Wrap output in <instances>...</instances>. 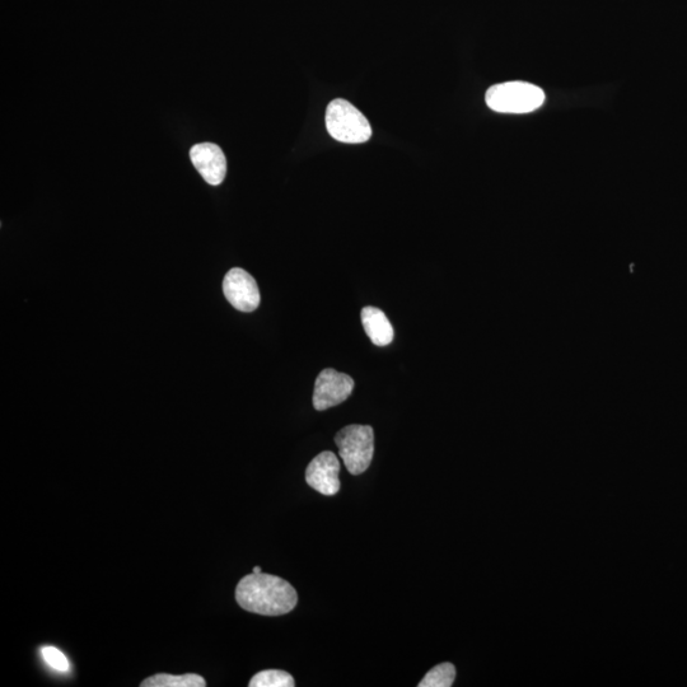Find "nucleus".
<instances>
[{"label": "nucleus", "mask_w": 687, "mask_h": 687, "mask_svg": "<svg viewBox=\"0 0 687 687\" xmlns=\"http://www.w3.org/2000/svg\"><path fill=\"white\" fill-rule=\"evenodd\" d=\"M362 324L368 338L377 347H387L394 341V327L387 319L386 313L380 308L368 306L364 307L361 313Z\"/></svg>", "instance_id": "1a4fd4ad"}, {"label": "nucleus", "mask_w": 687, "mask_h": 687, "mask_svg": "<svg viewBox=\"0 0 687 687\" xmlns=\"http://www.w3.org/2000/svg\"><path fill=\"white\" fill-rule=\"evenodd\" d=\"M191 162L209 185H221L227 174L226 156L217 144H196L190 151Z\"/></svg>", "instance_id": "6e6552de"}, {"label": "nucleus", "mask_w": 687, "mask_h": 687, "mask_svg": "<svg viewBox=\"0 0 687 687\" xmlns=\"http://www.w3.org/2000/svg\"><path fill=\"white\" fill-rule=\"evenodd\" d=\"M354 390L353 378L335 371L333 368L324 369L317 377L315 391H313V406L316 410L324 411L344 403Z\"/></svg>", "instance_id": "39448f33"}, {"label": "nucleus", "mask_w": 687, "mask_h": 687, "mask_svg": "<svg viewBox=\"0 0 687 687\" xmlns=\"http://www.w3.org/2000/svg\"><path fill=\"white\" fill-rule=\"evenodd\" d=\"M42 657L49 666L53 667L54 670L60 672H67L69 670L68 658L64 656L63 652L54 647L42 648Z\"/></svg>", "instance_id": "ddd939ff"}, {"label": "nucleus", "mask_w": 687, "mask_h": 687, "mask_svg": "<svg viewBox=\"0 0 687 687\" xmlns=\"http://www.w3.org/2000/svg\"><path fill=\"white\" fill-rule=\"evenodd\" d=\"M142 687H205L207 682L203 676L186 674L181 676L158 674L144 680Z\"/></svg>", "instance_id": "9d476101"}, {"label": "nucleus", "mask_w": 687, "mask_h": 687, "mask_svg": "<svg viewBox=\"0 0 687 687\" xmlns=\"http://www.w3.org/2000/svg\"><path fill=\"white\" fill-rule=\"evenodd\" d=\"M336 446L350 474L358 476L367 471L375 455V432L369 425H348L336 433Z\"/></svg>", "instance_id": "20e7f679"}, {"label": "nucleus", "mask_w": 687, "mask_h": 687, "mask_svg": "<svg viewBox=\"0 0 687 687\" xmlns=\"http://www.w3.org/2000/svg\"><path fill=\"white\" fill-rule=\"evenodd\" d=\"M223 293L227 301L241 312L255 311L260 305L261 297L256 280L240 268L228 271L223 280Z\"/></svg>", "instance_id": "423d86ee"}, {"label": "nucleus", "mask_w": 687, "mask_h": 687, "mask_svg": "<svg viewBox=\"0 0 687 687\" xmlns=\"http://www.w3.org/2000/svg\"><path fill=\"white\" fill-rule=\"evenodd\" d=\"M252 573H256V574L263 573V569H261L260 567H255L254 572H252Z\"/></svg>", "instance_id": "4468645a"}, {"label": "nucleus", "mask_w": 687, "mask_h": 687, "mask_svg": "<svg viewBox=\"0 0 687 687\" xmlns=\"http://www.w3.org/2000/svg\"><path fill=\"white\" fill-rule=\"evenodd\" d=\"M340 462L334 452L325 451L313 458L306 470L307 484L325 497H334L340 490Z\"/></svg>", "instance_id": "0eeeda50"}, {"label": "nucleus", "mask_w": 687, "mask_h": 687, "mask_svg": "<svg viewBox=\"0 0 687 687\" xmlns=\"http://www.w3.org/2000/svg\"><path fill=\"white\" fill-rule=\"evenodd\" d=\"M327 132L341 143L361 144L372 137L371 124L357 107L347 100H334L326 110Z\"/></svg>", "instance_id": "7ed1b4c3"}, {"label": "nucleus", "mask_w": 687, "mask_h": 687, "mask_svg": "<svg viewBox=\"0 0 687 687\" xmlns=\"http://www.w3.org/2000/svg\"><path fill=\"white\" fill-rule=\"evenodd\" d=\"M456 679V668L452 663H441L425 675L419 687H450Z\"/></svg>", "instance_id": "9b49d317"}, {"label": "nucleus", "mask_w": 687, "mask_h": 687, "mask_svg": "<svg viewBox=\"0 0 687 687\" xmlns=\"http://www.w3.org/2000/svg\"><path fill=\"white\" fill-rule=\"evenodd\" d=\"M545 98V92L535 84L514 81L490 87L485 101L490 110L500 114H528L539 110Z\"/></svg>", "instance_id": "f03ea898"}, {"label": "nucleus", "mask_w": 687, "mask_h": 687, "mask_svg": "<svg viewBox=\"0 0 687 687\" xmlns=\"http://www.w3.org/2000/svg\"><path fill=\"white\" fill-rule=\"evenodd\" d=\"M236 601L243 610L265 616L288 614L297 606L298 595L285 579L251 573L237 584Z\"/></svg>", "instance_id": "f257e3e1"}, {"label": "nucleus", "mask_w": 687, "mask_h": 687, "mask_svg": "<svg viewBox=\"0 0 687 687\" xmlns=\"http://www.w3.org/2000/svg\"><path fill=\"white\" fill-rule=\"evenodd\" d=\"M293 676L282 670L261 671L252 677L250 687H293Z\"/></svg>", "instance_id": "f8f14e48"}]
</instances>
